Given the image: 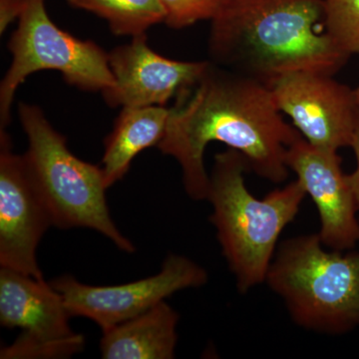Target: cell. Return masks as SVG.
I'll return each instance as SVG.
<instances>
[{"mask_svg":"<svg viewBox=\"0 0 359 359\" xmlns=\"http://www.w3.org/2000/svg\"><path fill=\"white\" fill-rule=\"evenodd\" d=\"M165 11V20L169 27H187L201 20H212L224 0H160Z\"/></svg>","mask_w":359,"mask_h":359,"instance_id":"obj_17","label":"cell"},{"mask_svg":"<svg viewBox=\"0 0 359 359\" xmlns=\"http://www.w3.org/2000/svg\"><path fill=\"white\" fill-rule=\"evenodd\" d=\"M354 95H355L356 102L359 105V87L358 88L354 89Z\"/></svg>","mask_w":359,"mask_h":359,"instance_id":"obj_20","label":"cell"},{"mask_svg":"<svg viewBox=\"0 0 359 359\" xmlns=\"http://www.w3.org/2000/svg\"><path fill=\"white\" fill-rule=\"evenodd\" d=\"M62 295L44 280L0 268V325L20 328L1 359L68 358L82 353L85 337L73 332Z\"/></svg>","mask_w":359,"mask_h":359,"instance_id":"obj_7","label":"cell"},{"mask_svg":"<svg viewBox=\"0 0 359 359\" xmlns=\"http://www.w3.org/2000/svg\"><path fill=\"white\" fill-rule=\"evenodd\" d=\"M25 0H0V32L6 28L16 18H20L25 9Z\"/></svg>","mask_w":359,"mask_h":359,"instance_id":"obj_18","label":"cell"},{"mask_svg":"<svg viewBox=\"0 0 359 359\" xmlns=\"http://www.w3.org/2000/svg\"><path fill=\"white\" fill-rule=\"evenodd\" d=\"M351 147L353 149L354 153H355L356 169L354 170L353 174L347 175V179H348L349 185H351V191H353L356 207L359 210V118Z\"/></svg>","mask_w":359,"mask_h":359,"instance_id":"obj_19","label":"cell"},{"mask_svg":"<svg viewBox=\"0 0 359 359\" xmlns=\"http://www.w3.org/2000/svg\"><path fill=\"white\" fill-rule=\"evenodd\" d=\"M75 8L104 18L116 35L144 34L151 26L164 22L160 0H67Z\"/></svg>","mask_w":359,"mask_h":359,"instance_id":"obj_15","label":"cell"},{"mask_svg":"<svg viewBox=\"0 0 359 359\" xmlns=\"http://www.w3.org/2000/svg\"><path fill=\"white\" fill-rule=\"evenodd\" d=\"M193 88L177 95L157 146L179 163L189 197L207 200L204 155L211 142L244 155L262 178L276 184L287 179V150L302 134L283 120L271 87L210 62Z\"/></svg>","mask_w":359,"mask_h":359,"instance_id":"obj_1","label":"cell"},{"mask_svg":"<svg viewBox=\"0 0 359 359\" xmlns=\"http://www.w3.org/2000/svg\"><path fill=\"white\" fill-rule=\"evenodd\" d=\"M280 112L314 147H351L359 118L354 90L323 73H290L271 86Z\"/></svg>","mask_w":359,"mask_h":359,"instance_id":"obj_9","label":"cell"},{"mask_svg":"<svg viewBox=\"0 0 359 359\" xmlns=\"http://www.w3.org/2000/svg\"><path fill=\"white\" fill-rule=\"evenodd\" d=\"M207 282L204 268L188 257L171 254L157 275L136 282L98 287L66 275L50 283L62 295L70 316L89 318L103 332L140 316L175 292Z\"/></svg>","mask_w":359,"mask_h":359,"instance_id":"obj_8","label":"cell"},{"mask_svg":"<svg viewBox=\"0 0 359 359\" xmlns=\"http://www.w3.org/2000/svg\"><path fill=\"white\" fill-rule=\"evenodd\" d=\"M50 226L22 156L13 152L11 136L0 129V266L44 280L37 248Z\"/></svg>","mask_w":359,"mask_h":359,"instance_id":"obj_10","label":"cell"},{"mask_svg":"<svg viewBox=\"0 0 359 359\" xmlns=\"http://www.w3.org/2000/svg\"><path fill=\"white\" fill-rule=\"evenodd\" d=\"M169 116L170 109L165 106L123 108L113 131L105 139L101 168L108 189L128 173L137 155L158 146Z\"/></svg>","mask_w":359,"mask_h":359,"instance_id":"obj_14","label":"cell"},{"mask_svg":"<svg viewBox=\"0 0 359 359\" xmlns=\"http://www.w3.org/2000/svg\"><path fill=\"white\" fill-rule=\"evenodd\" d=\"M323 245L318 233L282 243L266 282L295 323L341 334L359 325V252H327Z\"/></svg>","mask_w":359,"mask_h":359,"instance_id":"obj_5","label":"cell"},{"mask_svg":"<svg viewBox=\"0 0 359 359\" xmlns=\"http://www.w3.org/2000/svg\"><path fill=\"white\" fill-rule=\"evenodd\" d=\"M18 116L27 136L26 171L43 203L52 226L62 230L90 229L109 238L122 252H135L111 217L102 168L80 160L63 135L37 106L20 103Z\"/></svg>","mask_w":359,"mask_h":359,"instance_id":"obj_4","label":"cell"},{"mask_svg":"<svg viewBox=\"0 0 359 359\" xmlns=\"http://www.w3.org/2000/svg\"><path fill=\"white\" fill-rule=\"evenodd\" d=\"M179 314L166 302L102 332L104 359H172L178 335Z\"/></svg>","mask_w":359,"mask_h":359,"instance_id":"obj_13","label":"cell"},{"mask_svg":"<svg viewBox=\"0 0 359 359\" xmlns=\"http://www.w3.org/2000/svg\"><path fill=\"white\" fill-rule=\"evenodd\" d=\"M18 20L8 42L13 62L0 85V129L11 121L16 90L37 71H58L67 83L87 91L103 93L114 86L108 53L60 29L49 18L45 0H25Z\"/></svg>","mask_w":359,"mask_h":359,"instance_id":"obj_6","label":"cell"},{"mask_svg":"<svg viewBox=\"0 0 359 359\" xmlns=\"http://www.w3.org/2000/svg\"><path fill=\"white\" fill-rule=\"evenodd\" d=\"M248 170V160L238 151L217 154L207 197L212 207L210 221L243 294L266 282L278 238L306 195L297 180L257 199L245 186Z\"/></svg>","mask_w":359,"mask_h":359,"instance_id":"obj_3","label":"cell"},{"mask_svg":"<svg viewBox=\"0 0 359 359\" xmlns=\"http://www.w3.org/2000/svg\"><path fill=\"white\" fill-rule=\"evenodd\" d=\"M211 21L212 63L271 88L299 71L334 76L351 58L327 32L323 0H224Z\"/></svg>","mask_w":359,"mask_h":359,"instance_id":"obj_2","label":"cell"},{"mask_svg":"<svg viewBox=\"0 0 359 359\" xmlns=\"http://www.w3.org/2000/svg\"><path fill=\"white\" fill-rule=\"evenodd\" d=\"M287 165L318 208L323 245L339 252L353 248L359 241L358 207L337 152L314 147L301 136L287 150Z\"/></svg>","mask_w":359,"mask_h":359,"instance_id":"obj_12","label":"cell"},{"mask_svg":"<svg viewBox=\"0 0 359 359\" xmlns=\"http://www.w3.org/2000/svg\"><path fill=\"white\" fill-rule=\"evenodd\" d=\"M108 58L115 85L103 92L104 98L123 108L165 106L182 90L197 84L210 65V61L183 62L160 55L149 46L146 33L117 47Z\"/></svg>","mask_w":359,"mask_h":359,"instance_id":"obj_11","label":"cell"},{"mask_svg":"<svg viewBox=\"0 0 359 359\" xmlns=\"http://www.w3.org/2000/svg\"><path fill=\"white\" fill-rule=\"evenodd\" d=\"M327 32L351 57L359 55V0H323Z\"/></svg>","mask_w":359,"mask_h":359,"instance_id":"obj_16","label":"cell"}]
</instances>
